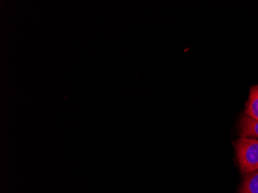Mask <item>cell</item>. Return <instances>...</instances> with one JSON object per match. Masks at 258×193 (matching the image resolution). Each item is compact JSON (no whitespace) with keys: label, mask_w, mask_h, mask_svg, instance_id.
<instances>
[{"label":"cell","mask_w":258,"mask_h":193,"mask_svg":"<svg viewBox=\"0 0 258 193\" xmlns=\"http://www.w3.org/2000/svg\"><path fill=\"white\" fill-rule=\"evenodd\" d=\"M235 149L242 173L258 171V139L241 138L236 143Z\"/></svg>","instance_id":"obj_1"},{"label":"cell","mask_w":258,"mask_h":193,"mask_svg":"<svg viewBox=\"0 0 258 193\" xmlns=\"http://www.w3.org/2000/svg\"><path fill=\"white\" fill-rule=\"evenodd\" d=\"M240 193H258V171L246 174Z\"/></svg>","instance_id":"obj_4"},{"label":"cell","mask_w":258,"mask_h":193,"mask_svg":"<svg viewBox=\"0 0 258 193\" xmlns=\"http://www.w3.org/2000/svg\"><path fill=\"white\" fill-rule=\"evenodd\" d=\"M240 128L241 138L258 139V120L256 119L243 114L240 120Z\"/></svg>","instance_id":"obj_2"},{"label":"cell","mask_w":258,"mask_h":193,"mask_svg":"<svg viewBox=\"0 0 258 193\" xmlns=\"http://www.w3.org/2000/svg\"><path fill=\"white\" fill-rule=\"evenodd\" d=\"M245 114L258 120V85L250 88L248 101L245 108Z\"/></svg>","instance_id":"obj_3"}]
</instances>
